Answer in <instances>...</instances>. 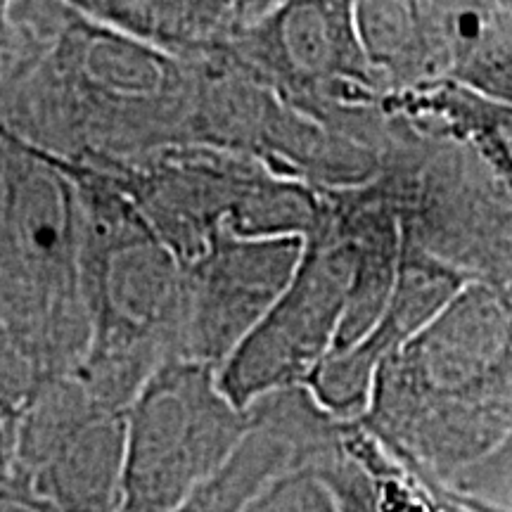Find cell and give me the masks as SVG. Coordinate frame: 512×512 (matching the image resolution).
I'll use <instances>...</instances> for the list:
<instances>
[{
  "mask_svg": "<svg viewBox=\"0 0 512 512\" xmlns=\"http://www.w3.org/2000/svg\"><path fill=\"white\" fill-rule=\"evenodd\" d=\"M10 22L22 62L0 126L19 140L93 169L192 143V60L91 22L67 0H12Z\"/></svg>",
  "mask_w": 512,
  "mask_h": 512,
  "instance_id": "6da1fadb",
  "label": "cell"
},
{
  "mask_svg": "<svg viewBox=\"0 0 512 512\" xmlns=\"http://www.w3.org/2000/svg\"><path fill=\"white\" fill-rule=\"evenodd\" d=\"M363 427L441 482L512 432V292L470 280L375 375Z\"/></svg>",
  "mask_w": 512,
  "mask_h": 512,
  "instance_id": "7a4b0ae2",
  "label": "cell"
},
{
  "mask_svg": "<svg viewBox=\"0 0 512 512\" xmlns=\"http://www.w3.org/2000/svg\"><path fill=\"white\" fill-rule=\"evenodd\" d=\"M60 164L79 195L81 287L91 328L74 373L102 403L128 411L143 384L178 358L185 268L114 178L86 164Z\"/></svg>",
  "mask_w": 512,
  "mask_h": 512,
  "instance_id": "3957f363",
  "label": "cell"
},
{
  "mask_svg": "<svg viewBox=\"0 0 512 512\" xmlns=\"http://www.w3.org/2000/svg\"><path fill=\"white\" fill-rule=\"evenodd\" d=\"M98 171L126 190L183 266L221 235L306 240L323 211L320 190L211 145H171Z\"/></svg>",
  "mask_w": 512,
  "mask_h": 512,
  "instance_id": "277c9868",
  "label": "cell"
},
{
  "mask_svg": "<svg viewBox=\"0 0 512 512\" xmlns=\"http://www.w3.org/2000/svg\"><path fill=\"white\" fill-rule=\"evenodd\" d=\"M0 285L36 325L50 375L74 373L88 349L81 287V207L57 159L0 126Z\"/></svg>",
  "mask_w": 512,
  "mask_h": 512,
  "instance_id": "5b68a950",
  "label": "cell"
},
{
  "mask_svg": "<svg viewBox=\"0 0 512 512\" xmlns=\"http://www.w3.org/2000/svg\"><path fill=\"white\" fill-rule=\"evenodd\" d=\"M221 48L292 107L384 157L392 93L363 48L354 0H285L238 24Z\"/></svg>",
  "mask_w": 512,
  "mask_h": 512,
  "instance_id": "8992f818",
  "label": "cell"
},
{
  "mask_svg": "<svg viewBox=\"0 0 512 512\" xmlns=\"http://www.w3.org/2000/svg\"><path fill=\"white\" fill-rule=\"evenodd\" d=\"M323 211L304 240L283 297L219 368V384L240 411L266 396L304 387L330 354L356 283L358 240L335 192L320 190Z\"/></svg>",
  "mask_w": 512,
  "mask_h": 512,
  "instance_id": "52a82bcc",
  "label": "cell"
},
{
  "mask_svg": "<svg viewBox=\"0 0 512 512\" xmlns=\"http://www.w3.org/2000/svg\"><path fill=\"white\" fill-rule=\"evenodd\" d=\"M249 411L223 394L219 370L171 358L126 413L124 491L131 512H169L238 451Z\"/></svg>",
  "mask_w": 512,
  "mask_h": 512,
  "instance_id": "ba28073f",
  "label": "cell"
},
{
  "mask_svg": "<svg viewBox=\"0 0 512 512\" xmlns=\"http://www.w3.org/2000/svg\"><path fill=\"white\" fill-rule=\"evenodd\" d=\"M304 254V238L221 235L185 264L178 358L219 370L283 297Z\"/></svg>",
  "mask_w": 512,
  "mask_h": 512,
  "instance_id": "9c48e42d",
  "label": "cell"
},
{
  "mask_svg": "<svg viewBox=\"0 0 512 512\" xmlns=\"http://www.w3.org/2000/svg\"><path fill=\"white\" fill-rule=\"evenodd\" d=\"M448 81L512 102V8L505 0H420Z\"/></svg>",
  "mask_w": 512,
  "mask_h": 512,
  "instance_id": "30bf717a",
  "label": "cell"
},
{
  "mask_svg": "<svg viewBox=\"0 0 512 512\" xmlns=\"http://www.w3.org/2000/svg\"><path fill=\"white\" fill-rule=\"evenodd\" d=\"M413 126L456 140L512 188V102L486 98L456 81L392 93L384 102Z\"/></svg>",
  "mask_w": 512,
  "mask_h": 512,
  "instance_id": "8fae6325",
  "label": "cell"
},
{
  "mask_svg": "<svg viewBox=\"0 0 512 512\" xmlns=\"http://www.w3.org/2000/svg\"><path fill=\"white\" fill-rule=\"evenodd\" d=\"M67 5L91 22L183 60L214 53L238 27L230 0H67Z\"/></svg>",
  "mask_w": 512,
  "mask_h": 512,
  "instance_id": "7c38bea8",
  "label": "cell"
},
{
  "mask_svg": "<svg viewBox=\"0 0 512 512\" xmlns=\"http://www.w3.org/2000/svg\"><path fill=\"white\" fill-rule=\"evenodd\" d=\"M354 10L368 60L389 93L448 81L420 0H354Z\"/></svg>",
  "mask_w": 512,
  "mask_h": 512,
  "instance_id": "4fadbf2b",
  "label": "cell"
},
{
  "mask_svg": "<svg viewBox=\"0 0 512 512\" xmlns=\"http://www.w3.org/2000/svg\"><path fill=\"white\" fill-rule=\"evenodd\" d=\"M242 512H342V508L316 472H285L259 491Z\"/></svg>",
  "mask_w": 512,
  "mask_h": 512,
  "instance_id": "5bb4252c",
  "label": "cell"
},
{
  "mask_svg": "<svg viewBox=\"0 0 512 512\" xmlns=\"http://www.w3.org/2000/svg\"><path fill=\"white\" fill-rule=\"evenodd\" d=\"M458 494L479 498V501H512V432L498 444L489 456L470 465L453 477Z\"/></svg>",
  "mask_w": 512,
  "mask_h": 512,
  "instance_id": "9a60e30c",
  "label": "cell"
},
{
  "mask_svg": "<svg viewBox=\"0 0 512 512\" xmlns=\"http://www.w3.org/2000/svg\"><path fill=\"white\" fill-rule=\"evenodd\" d=\"M403 467H406V465H403ZM406 470H411V467H406ZM411 472L415 477H418V482L425 486L427 496H430V501H432L434 512H479V510L472 508V505L467 503L463 496L456 494V491L446 489V486L437 482L434 477L425 475V472H418V470H411Z\"/></svg>",
  "mask_w": 512,
  "mask_h": 512,
  "instance_id": "2e32d148",
  "label": "cell"
},
{
  "mask_svg": "<svg viewBox=\"0 0 512 512\" xmlns=\"http://www.w3.org/2000/svg\"><path fill=\"white\" fill-rule=\"evenodd\" d=\"M280 3H285V0H230L235 17H238V24L254 22V19L266 15V12L278 8Z\"/></svg>",
  "mask_w": 512,
  "mask_h": 512,
  "instance_id": "e0dca14e",
  "label": "cell"
},
{
  "mask_svg": "<svg viewBox=\"0 0 512 512\" xmlns=\"http://www.w3.org/2000/svg\"><path fill=\"white\" fill-rule=\"evenodd\" d=\"M10 38V0H0V46Z\"/></svg>",
  "mask_w": 512,
  "mask_h": 512,
  "instance_id": "ac0fdd59",
  "label": "cell"
},
{
  "mask_svg": "<svg viewBox=\"0 0 512 512\" xmlns=\"http://www.w3.org/2000/svg\"><path fill=\"white\" fill-rule=\"evenodd\" d=\"M505 3H508V5H510V8H512V0H505Z\"/></svg>",
  "mask_w": 512,
  "mask_h": 512,
  "instance_id": "d6986e66",
  "label": "cell"
},
{
  "mask_svg": "<svg viewBox=\"0 0 512 512\" xmlns=\"http://www.w3.org/2000/svg\"><path fill=\"white\" fill-rule=\"evenodd\" d=\"M10 3H12V0H10Z\"/></svg>",
  "mask_w": 512,
  "mask_h": 512,
  "instance_id": "ffe728a7",
  "label": "cell"
}]
</instances>
